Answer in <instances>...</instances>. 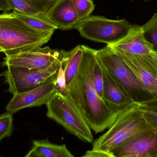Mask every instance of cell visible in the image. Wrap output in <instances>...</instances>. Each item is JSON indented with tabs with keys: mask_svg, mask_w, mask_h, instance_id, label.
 Here are the masks:
<instances>
[{
	"mask_svg": "<svg viewBox=\"0 0 157 157\" xmlns=\"http://www.w3.org/2000/svg\"><path fill=\"white\" fill-rule=\"evenodd\" d=\"M144 112V111H143ZM145 118L153 128L157 130V114L144 112Z\"/></svg>",
	"mask_w": 157,
	"mask_h": 157,
	"instance_id": "25",
	"label": "cell"
},
{
	"mask_svg": "<svg viewBox=\"0 0 157 157\" xmlns=\"http://www.w3.org/2000/svg\"><path fill=\"white\" fill-rule=\"evenodd\" d=\"M96 56L102 69L137 104L156 98L140 82L119 54L109 46L96 50Z\"/></svg>",
	"mask_w": 157,
	"mask_h": 157,
	"instance_id": "3",
	"label": "cell"
},
{
	"mask_svg": "<svg viewBox=\"0 0 157 157\" xmlns=\"http://www.w3.org/2000/svg\"><path fill=\"white\" fill-rule=\"evenodd\" d=\"M113 157H157V130L140 132L112 150Z\"/></svg>",
	"mask_w": 157,
	"mask_h": 157,
	"instance_id": "9",
	"label": "cell"
},
{
	"mask_svg": "<svg viewBox=\"0 0 157 157\" xmlns=\"http://www.w3.org/2000/svg\"><path fill=\"white\" fill-rule=\"evenodd\" d=\"M47 117L85 143H92L93 136L89 124L75 103L56 91L46 104Z\"/></svg>",
	"mask_w": 157,
	"mask_h": 157,
	"instance_id": "5",
	"label": "cell"
},
{
	"mask_svg": "<svg viewBox=\"0 0 157 157\" xmlns=\"http://www.w3.org/2000/svg\"><path fill=\"white\" fill-rule=\"evenodd\" d=\"M65 57L44 69H29L10 65L7 66L6 71L0 74V77H4L9 86L8 91L12 95L23 93L56 79L58 70Z\"/></svg>",
	"mask_w": 157,
	"mask_h": 157,
	"instance_id": "7",
	"label": "cell"
},
{
	"mask_svg": "<svg viewBox=\"0 0 157 157\" xmlns=\"http://www.w3.org/2000/svg\"><path fill=\"white\" fill-rule=\"evenodd\" d=\"M82 45V59L75 77L67 86V96L78 107L91 130L98 134L109 129L122 111L114 110L98 95L93 81L96 49Z\"/></svg>",
	"mask_w": 157,
	"mask_h": 157,
	"instance_id": "1",
	"label": "cell"
},
{
	"mask_svg": "<svg viewBox=\"0 0 157 157\" xmlns=\"http://www.w3.org/2000/svg\"><path fill=\"white\" fill-rule=\"evenodd\" d=\"M108 45L118 53L137 55L153 52L152 45L146 40L142 26L132 25L128 34L118 42Z\"/></svg>",
	"mask_w": 157,
	"mask_h": 157,
	"instance_id": "11",
	"label": "cell"
},
{
	"mask_svg": "<svg viewBox=\"0 0 157 157\" xmlns=\"http://www.w3.org/2000/svg\"><path fill=\"white\" fill-rule=\"evenodd\" d=\"M93 81L94 86L98 96L103 98V70L96 58L93 69Z\"/></svg>",
	"mask_w": 157,
	"mask_h": 157,
	"instance_id": "22",
	"label": "cell"
},
{
	"mask_svg": "<svg viewBox=\"0 0 157 157\" xmlns=\"http://www.w3.org/2000/svg\"><path fill=\"white\" fill-rule=\"evenodd\" d=\"M122 58V57H121ZM122 58L124 61L132 69L136 77L144 86L157 98V77L146 68L138 64Z\"/></svg>",
	"mask_w": 157,
	"mask_h": 157,
	"instance_id": "17",
	"label": "cell"
},
{
	"mask_svg": "<svg viewBox=\"0 0 157 157\" xmlns=\"http://www.w3.org/2000/svg\"><path fill=\"white\" fill-rule=\"evenodd\" d=\"M25 157H74L66 145L52 143L48 138L35 140L33 147Z\"/></svg>",
	"mask_w": 157,
	"mask_h": 157,
	"instance_id": "14",
	"label": "cell"
},
{
	"mask_svg": "<svg viewBox=\"0 0 157 157\" xmlns=\"http://www.w3.org/2000/svg\"><path fill=\"white\" fill-rule=\"evenodd\" d=\"M53 33L31 28L13 12L0 14V49L6 56L42 47L50 40Z\"/></svg>",
	"mask_w": 157,
	"mask_h": 157,
	"instance_id": "2",
	"label": "cell"
},
{
	"mask_svg": "<svg viewBox=\"0 0 157 157\" xmlns=\"http://www.w3.org/2000/svg\"><path fill=\"white\" fill-rule=\"evenodd\" d=\"M83 53L82 45H78L70 51L67 52L66 57L63 63L67 86L72 82L77 73Z\"/></svg>",
	"mask_w": 157,
	"mask_h": 157,
	"instance_id": "16",
	"label": "cell"
},
{
	"mask_svg": "<svg viewBox=\"0 0 157 157\" xmlns=\"http://www.w3.org/2000/svg\"><path fill=\"white\" fill-rule=\"evenodd\" d=\"M79 20L89 17L93 12L95 5L92 0H71Z\"/></svg>",
	"mask_w": 157,
	"mask_h": 157,
	"instance_id": "20",
	"label": "cell"
},
{
	"mask_svg": "<svg viewBox=\"0 0 157 157\" xmlns=\"http://www.w3.org/2000/svg\"><path fill=\"white\" fill-rule=\"evenodd\" d=\"M1 52H2V50L1 49H0V53Z\"/></svg>",
	"mask_w": 157,
	"mask_h": 157,
	"instance_id": "29",
	"label": "cell"
},
{
	"mask_svg": "<svg viewBox=\"0 0 157 157\" xmlns=\"http://www.w3.org/2000/svg\"><path fill=\"white\" fill-rule=\"evenodd\" d=\"M45 17L58 29L62 30L73 29L79 21L71 0H56Z\"/></svg>",
	"mask_w": 157,
	"mask_h": 157,
	"instance_id": "12",
	"label": "cell"
},
{
	"mask_svg": "<svg viewBox=\"0 0 157 157\" xmlns=\"http://www.w3.org/2000/svg\"><path fill=\"white\" fill-rule=\"evenodd\" d=\"M13 12L20 20L35 30L40 32H54L58 29L55 26L49 22L45 16Z\"/></svg>",
	"mask_w": 157,
	"mask_h": 157,
	"instance_id": "18",
	"label": "cell"
},
{
	"mask_svg": "<svg viewBox=\"0 0 157 157\" xmlns=\"http://www.w3.org/2000/svg\"><path fill=\"white\" fill-rule=\"evenodd\" d=\"M153 128L144 115V112L134 103L123 110L113 124L106 133L92 143L93 150L113 157L111 152L133 135Z\"/></svg>",
	"mask_w": 157,
	"mask_h": 157,
	"instance_id": "4",
	"label": "cell"
},
{
	"mask_svg": "<svg viewBox=\"0 0 157 157\" xmlns=\"http://www.w3.org/2000/svg\"><path fill=\"white\" fill-rule=\"evenodd\" d=\"M103 82L102 99L114 110L121 112L135 103L103 70Z\"/></svg>",
	"mask_w": 157,
	"mask_h": 157,
	"instance_id": "13",
	"label": "cell"
},
{
	"mask_svg": "<svg viewBox=\"0 0 157 157\" xmlns=\"http://www.w3.org/2000/svg\"><path fill=\"white\" fill-rule=\"evenodd\" d=\"M11 7L7 0H0V10L5 12L11 11Z\"/></svg>",
	"mask_w": 157,
	"mask_h": 157,
	"instance_id": "26",
	"label": "cell"
},
{
	"mask_svg": "<svg viewBox=\"0 0 157 157\" xmlns=\"http://www.w3.org/2000/svg\"><path fill=\"white\" fill-rule=\"evenodd\" d=\"M67 51L52 49L49 47L36 48L28 51L6 56L3 66H16L29 69H44L63 60Z\"/></svg>",
	"mask_w": 157,
	"mask_h": 157,
	"instance_id": "8",
	"label": "cell"
},
{
	"mask_svg": "<svg viewBox=\"0 0 157 157\" xmlns=\"http://www.w3.org/2000/svg\"><path fill=\"white\" fill-rule=\"evenodd\" d=\"M56 0H7L13 11L45 16Z\"/></svg>",
	"mask_w": 157,
	"mask_h": 157,
	"instance_id": "15",
	"label": "cell"
},
{
	"mask_svg": "<svg viewBox=\"0 0 157 157\" xmlns=\"http://www.w3.org/2000/svg\"><path fill=\"white\" fill-rule=\"evenodd\" d=\"M138 108L143 111L157 114V98L138 104Z\"/></svg>",
	"mask_w": 157,
	"mask_h": 157,
	"instance_id": "24",
	"label": "cell"
},
{
	"mask_svg": "<svg viewBox=\"0 0 157 157\" xmlns=\"http://www.w3.org/2000/svg\"><path fill=\"white\" fill-rule=\"evenodd\" d=\"M63 62L62 63L57 73L56 79V88L58 92L67 96L68 95V90L65 74L63 70Z\"/></svg>",
	"mask_w": 157,
	"mask_h": 157,
	"instance_id": "23",
	"label": "cell"
},
{
	"mask_svg": "<svg viewBox=\"0 0 157 157\" xmlns=\"http://www.w3.org/2000/svg\"><path fill=\"white\" fill-rule=\"evenodd\" d=\"M131 1H133V0H130ZM144 2H147V1H149V2H150V1H152V0H144Z\"/></svg>",
	"mask_w": 157,
	"mask_h": 157,
	"instance_id": "28",
	"label": "cell"
},
{
	"mask_svg": "<svg viewBox=\"0 0 157 157\" xmlns=\"http://www.w3.org/2000/svg\"><path fill=\"white\" fill-rule=\"evenodd\" d=\"M142 27L145 38L152 45L153 51L157 53V14Z\"/></svg>",
	"mask_w": 157,
	"mask_h": 157,
	"instance_id": "19",
	"label": "cell"
},
{
	"mask_svg": "<svg viewBox=\"0 0 157 157\" xmlns=\"http://www.w3.org/2000/svg\"><path fill=\"white\" fill-rule=\"evenodd\" d=\"M13 114L8 112L0 115V142L11 135L13 130Z\"/></svg>",
	"mask_w": 157,
	"mask_h": 157,
	"instance_id": "21",
	"label": "cell"
},
{
	"mask_svg": "<svg viewBox=\"0 0 157 157\" xmlns=\"http://www.w3.org/2000/svg\"><path fill=\"white\" fill-rule=\"evenodd\" d=\"M56 79L31 90L13 95L12 99L6 105V110L13 114L25 108L46 105L57 91Z\"/></svg>",
	"mask_w": 157,
	"mask_h": 157,
	"instance_id": "10",
	"label": "cell"
},
{
	"mask_svg": "<svg viewBox=\"0 0 157 157\" xmlns=\"http://www.w3.org/2000/svg\"><path fill=\"white\" fill-rule=\"evenodd\" d=\"M151 54L153 58L157 62V53L153 51V52L151 53Z\"/></svg>",
	"mask_w": 157,
	"mask_h": 157,
	"instance_id": "27",
	"label": "cell"
},
{
	"mask_svg": "<svg viewBox=\"0 0 157 157\" xmlns=\"http://www.w3.org/2000/svg\"><path fill=\"white\" fill-rule=\"evenodd\" d=\"M132 25L126 19H109L101 16H90L79 20L74 29L89 40L112 45L126 36Z\"/></svg>",
	"mask_w": 157,
	"mask_h": 157,
	"instance_id": "6",
	"label": "cell"
}]
</instances>
